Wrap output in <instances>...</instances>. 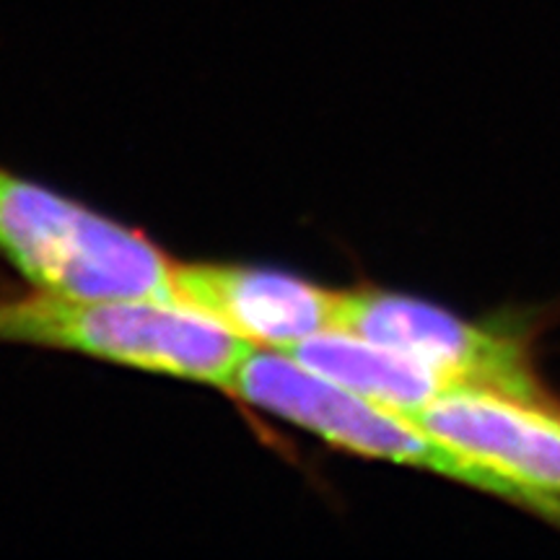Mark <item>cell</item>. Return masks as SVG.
Segmentation results:
<instances>
[{"mask_svg":"<svg viewBox=\"0 0 560 560\" xmlns=\"http://www.w3.org/2000/svg\"><path fill=\"white\" fill-rule=\"evenodd\" d=\"M0 257L32 289L170 301L174 260L143 231L0 166Z\"/></svg>","mask_w":560,"mask_h":560,"instance_id":"3957f363","label":"cell"},{"mask_svg":"<svg viewBox=\"0 0 560 560\" xmlns=\"http://www.w3.org/2000/svg\"><path fill=\"white\" fill-rule=\"evenodd\" d=\"M170 301L202 314L262 350H291L301 340L335 330L338 291L283 270L229 262H177Z\"/></svg>","mask_w":560,"mask_h":560,"instance_id":"5b68a950","label":"cell"},{"mask_svg":"<svg viewBox=\"0 0 560 560\" xmlns=\"http://www.w3.org/2000/svg\"><path fill=\"white\" fill-rule=\"evenodd\" d=\"M335 330L359 335L429 363L454 389H486L524 402L558 405L527 340L486 330L441 306L380 289L338 291Z\"/></svg>","mask_w":560,"mask_h":560,"instance_id":"277c9868","label":"cell"},{"mask_svg":"<svg viewBox=\"0 0 560 560\" xmlns=\"http://www.w3.org/2000/svg\"><path fill=\"white\" fill-rule=\"evenodd\" d=\"M285 355L327 382L408 418L454 389L429 363L340 330L301 340Z\"/></svg>","mask_w":560,"mask_h":560,"instance_id":"52a82bcc","label":"cell"},{"mask_svg":"<svg viewBox=\"0 0 560 560\" xmlns=\"http://www.w3.org/2000/svg\"><path fill=\"white\" fill-rule=\"evenodd\" d=\"M0 342L117 363L226 389L252 353L221 325L174 301L34 289L0 296Z\"/></svg>","mask_w":560,"mask_h":560,"instance_id":"6da1fadb","label":"cell"},{"mask_svg":"<svg viewBox=\"0 0 560 560\" xmlns=\"http://www.w3.org/2000/svg\"><path fill=\"white\" fill-rule=\"evenodd\" d=\"M410 420L509 480L560 499V402L452 389Z\"/></svg>","mask_w":560,"mask_h":560,"instance_id":"8992f818","label":"cell"},{"mask_svg":"<svg viewBox=\"0 0 560 560\" xmlns=\"http://www.w3.org/2000/svg\"><path fill=\"white\" fill-rule=\"evenodd\" d=\"M226 392L252 408L314 433L335 450L395 462L514 503L560 529V499L537 493L446 444L416 420L327 382L280 350L255 348Z\"/></svg>","mask_w":560,"mask_h":560,"instance_id":"7a4b0ae2","label":"cell"}]
</instances>
